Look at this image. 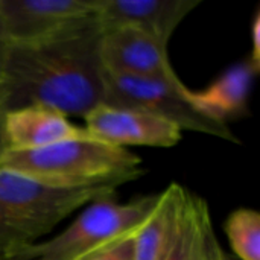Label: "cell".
Listing matches in <instances>:
<instances>
[{"mask_svg":"<svg viewBox=\"0 0 260 260\" xmlns=\"http://www.w3.org/2000/svg\"><path fill=\"white\" fill-rule=\"evenodd\" d=\"M96 17L49 41L8 46L0 75L9 85L8 111L41 105L64 116L84 117L104 104L105 69Z\"/></svg>","mask_w":260,"mask_h":260,"instance_id":"1","label":"cell"},{"mask_svg":"<svg viewBox=\"0 0 260 260\" xmlns=\"http://www.w3.org/2000/svg\"><path fill=\"white\" fill-rule=\"evenodd\" d=\"M0 169L58 189H111L137 180L142 158L129 149L91 137L66 140L32 151L0 152Z\"/></svg>","mask_w":260,"mask_h":260,"instance_id":"2","label":"cell"},{"mask_svg":"<svg viewBox=\"0 0 260 260\" xmlns=\"http://www.w3.org/2000/svg\"><path fill=\"white\" fill-rule=\"evenodd\" d=\"M111 189H58L0 169V260H14L72 213Z\"/></svg>","mask_w":260,"mask_h":260,"instance_id":"3","label":"cell"},{"mask_svg":"<svg viewBox=\"0 0 260 260\" xmlns=\"http://www.w3.org/2000/svg\"><path fill=\"white\" fill-rule=\"evenodd\" d=\"M158 193L119 203L111 197L88 204L66 230L23 250L14 260H78L120 236L136 233L155 206Z\"/></svg>","mask_w":260,"mask_h":260,"instance_id":"4","label":"cell"},{"mask_svg":"<svg viewBox=\"0 0 260 260\" xmlns=\"http://www.w3.org/2000/svg\"><path fill=\"white\" fill-rule=\"evenodd\" d=\"M190 88L166 81L111 75L105 72L104 104L140 110L177 125L181 131H195L225 142L238 143L229 125L200 113L190 102Z\"/></svg>","mask_w":260,"mask_h":260,"instance_id":"5","label":"cell"},{"mask_svg":"<svg viewBox=\"0 0 260 260\" xmlns=\"http://www.w3.org/2000/svg\"><path fill=\"white\" fill-rule=\"evenodd\" d=\"M94 18V0H0V23L8 46L61 37Z\"/></svg>","mask_w":260,"mask_h":260,"instance_id":"6","label":"cell"},{"mask_svg":"<svg viewBox=\"0 0 260 260\" xmlns=\"http://www.w3.org/2000/svg\"><path fill=\"white\" fill-rule=\"evenodd\" d=\"M99 53L107 73L184 84L169 59L168 46L137 29H104Z\"/></svg>","mask_w":260,"mask_h":260,"instance_id":"7","label":"cell"},{"mask_svg":"<svg viewBox=\"0 0 260 260\" xmlns=\"http://www.w3.org/2000/svg\"><path fill=\"white\" fill-rule=\"evenodd\" d=\"M84 129L94 139L113 146H148V148H174L181 142L183 131L149 113L101 104L84 117Z\"/></svg>","mask_w":260,"mask_h":260,"instance_id":"8","label":"cell"},{"mask_svg":"<svg viewBox=\"0 0 260 260\" xmlns=\"http://www.w3.org/2000/svg\"><path fill=\"white\" fill-rule=\"evenodd\" d=\"M201 0H94L101 29L133 27L168 46L183 20Z\"/></svg>","mask_w":260,"mask_h":260,"instance_id":"9","label":"cell"},{"mask_svg":"<svg viewBox=\"0 0 260 260\" xmlns=\"http://www.w3.org/2000/svg\"><path fill=\"white\" fill-rule=\"evenodd\" d=\"M84 136H87L84 126H78L62 113L41 105L9 110L0 125L5 151H32Z\"/></svg>","mask_w":260,"mask_h":260,"instance_id":"10","label":"cell"},{"mask_svg":"<svg viewBox=\"0 0 260 260\" xmlns=\"http://www.w3.org/2000/svg\"><path fill=\"white\" fill-rule=\"evenodd\" d=\"M260 66L250 58L225 69L201 90H190V102L206 117L229 125L248 113V101Z\"/></svg>","mask_w":260,"mask_h":260,"instance_id":"11","label":"cell"},{"mask_svg":"<svg viewBox=\"0 0 260 260\" xmlns=\"http://www.w3.org/2000/svg\"><path fill=\"white\" fill-rule=\"evenodd\" d=\"M225 256L207 201L187 192L174 238L160 260H225Z\"/></svg>","mask_w":260,"mask_h":260,"instance_id":"12","label":"cell"},{"mask_svg":"<svg viewBox=\"0 0 260 260\" xmlns=\"http://www.w3.org/2000/svg\"><path fill=\"white\" fill-rule=\"evenodd\" d=\"M183 186L172 183L158 193L145 222L134 235V260H160L168 250L187 197Z\"/></svg>","mask_w":260,"mask_h":260,"instance_id":"13","label":"cell"},{"mask_svg":"<svg viewBox=\"0 0 260 260\" xmlns=\"http://www.w3.org/2000/svg\"><path fill=\"white\" fill-rule=\"evenodd\" d=\"M232 256L236 260H260V215L241 207L232 212L224 225Z\"/></svg>","mask_w":260,"mask_h":260,"instance_id":"14","label":"cell"},{"mask_svg":"<svg viewBox=\"0 0 260 260\" xmlns=\"http://www.w3.org/2000/svg\"><path fill=\"white\" fill-rule=\"evenodd\" d=\"M134 235L113 239L78 260H134Z\"/></svg>","mask_w":260,"mask_h":260,"instance_id":"15","label":"cell"},{"mask_svg":"<svg viewBox=\"0 0 260 260\" xmlns=\"http://www.w3.org/2000/svg\"><path fill=\"white\" fill-rule=\"evenodd\" d=\"M9 85L8 82L5 81V78L0 75V125H2V120H3V116L6 114L8 111V105H9Z\"/></svg>","mask_w":260,"mask_h":260,"instance_id":"16","label":"cell"},{"mask_svg":"<svg viewBox=\"0 0 260 260\" xmlns=\"http://www.w3.org/2000/svg\"><path fill=\"white\" fill-rule=\"evenodd\" d=\"M6 50H8V41L5 38V34H3V29H2V23H0V72H2V66H3V59H5Z\"/></svg>","mask_w":260,"mask_h":260,"instance_id":"17","label":"cell"},{"mask_svg":"<svg viewBox=\"0 0 260 260\" xmlns=\"http://www.w3.org/2000/svg\"><path fill=\"white\" fill-rule=\"evenodd\" d=\"M225 260H236V259H235L232 254H227V256H225Z\"/></svg>","mask_w":260,"mask_h":260,"instance_id":"18","label":"cell"},{"mask_svg":"<svg viewBox=\"0 0 260 260\" xmlns=\"http://www.w3.org/2000/svg\"><path fill=\"white\" fill-rule=\"evenodd\" d=\"M2 149H3V148H2V140H0V152H2Z\"/></svg>","mask_w":260,"mask_h":260,"instance_id":"19","label":"cell"}]
</instances>
